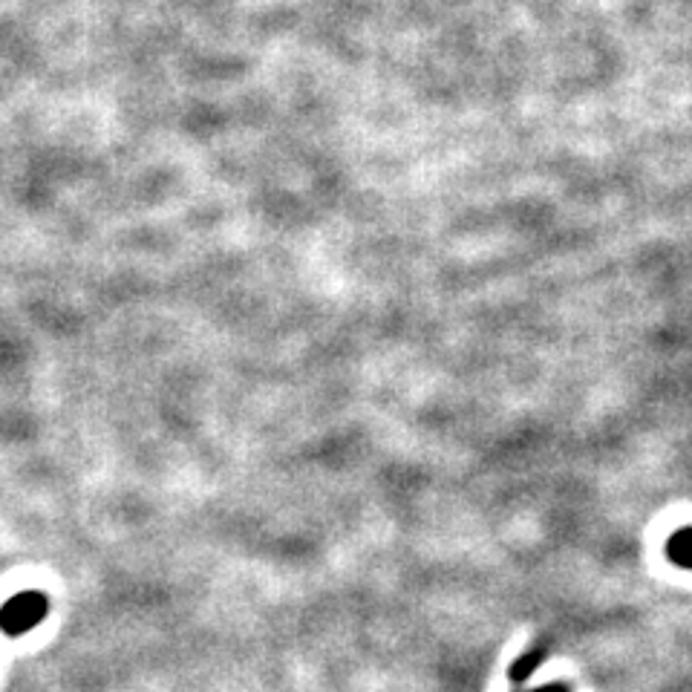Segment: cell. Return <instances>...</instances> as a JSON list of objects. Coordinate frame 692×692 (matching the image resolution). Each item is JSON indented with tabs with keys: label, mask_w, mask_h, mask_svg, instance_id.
Instances as JSON below:
<instances>
[{
	"label": "cell",
	"mask_w": 692,
	"mask_h": 692,
	"mask_svg": "<svg viewBox=\"0 0 692 692\" xmlns=\"http://www.w3.org/2000/svg\"><path fill=\"white\" fill-rule=\"evenodd\" d=\"M543 692H560V690H543Z\"/></svg>",
	"instance_id": "2"
},
{
	"label": "cell",
	"mask_w": 692,
	"mask_h": 692,
	"mask_svg": "<svg viewBox=\"0 0 692 692\" xmlns=\"http://www.w3.org/2000/svg\"><path fill=\"white\" fill-rule=\"evenodd\" d=\"M44 615H47V600H44V594H18V597H12V600L0 609V629L9 632V635H21L26 629H32Z\"/></svg>",
	"instance_id": "1"
}]
</instances>
